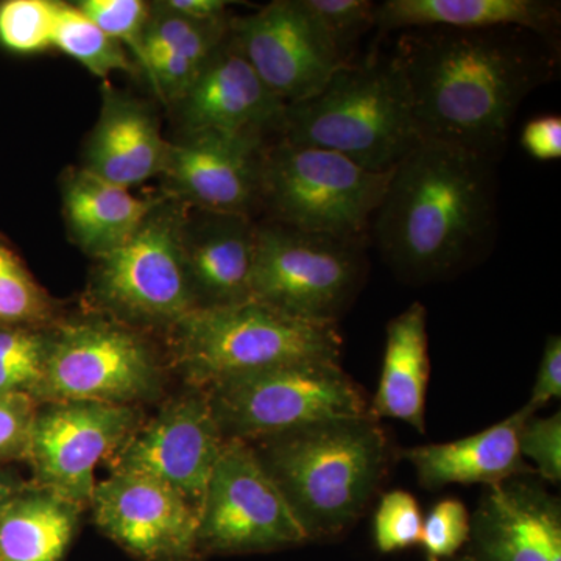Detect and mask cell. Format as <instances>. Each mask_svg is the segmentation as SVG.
I'll return each mask as SVG.
<instances>
[{"instance_id": "obj_20", "label": "cell", "mask_w": 561, "mask_h": 561, "mask_svg": "<svg viewBox=\"0 0 561 561\" xmlns=\"http://www.w3.org/2000/svg\"><path fill=\"white\" fill-rule=\"evenodd\" d=\"M535 415L523 405L507 419L470 437L402 449L420 485L440 490L448 485H496L519 476L535 474L519 451L524 423Z\"/></svg>"}, {"instance_id": "obj_38", "label": "cell", "mask_w": 561, "mask_h": 561, "mask_svg": "<svg viewBox=\"0 0 561 561\" xmlns=\"http://www.w3.org/2000/svg\"><path fill=\"white\" fill-rule=\"evenodd\" d=\"M524 150L538 161L560 160L561 119L560 116L535 117L523 128Z\"/></svg>"}, {"instance_id": "obj_17", "label": "cell", "mask_w": 561, "mask_h": 561, "mask_svg": "<svg viewBox=\"0 0 561 561\" xmlns=\"http://www.w3.org/2000/svg\"><path fill=\"white\" fill-rule=\"evenodd\" d=\"M472 561H561V501L535 474L485 486L471 513Z\"/></svg>"}, {"instance_id": "obj_39", "label": "cell", "mask_w": 561, "mask_h": 561, "mask_svg": "<svg viewBox=\"0 0 561 561\" xmlns=\"http://www.w3.org/2000/svg\"><path fill=\"white\" fill-rule=\"evenodd\" d=\"M165 9L195 21H216L228 18V0H161Z\"/></svg>"}, {"instance_id": "obj_18", "label": "cell", "mask_w": 561, "mask_h": 561, "mask_svg": "<svg viewBox=\"0 0 561 561\" xmlns=\"http://www.w3.org/2000/svg\"><path fill=\"white\" fill-rule=\"evenodd\" d=\"M183 135L249 133L267 138L283 130L287 105L264 83L228 33L201 76L175 103Z\"/></svg>"}, {"instance_id": "obj_25", "label": "cell", "mask_w": 561, "mask_h": 561, "mask_svg": "<svg viewBox=\"0 0 561 561\" xmlns=\"http://www.w3.org/2000/svg\"><path fill=\"white\" fill-rule=\"evenodd\" d=\"M61 197L70 239L94 261L127 241L161 198L136 197L81 168L65 172Z\"/></svg>"}, {"instance_id": "obj_15", "label": "cell", "mask_w": 561, "mask_h": 561, "mask_svg": "<svg viewBox=\"0 0 561 561\" xmlns=\"http://www.w3.org/2000/svg\"><path fill=\"white\" fill-rule=\"evenodd\" d=\"M95 526L140 561H201L198 508L164 483L110 472L90 501Z\"/></svg>"}, {"instance_id": "obj_34", "label": "cell", "mask_w": 561, "mask_h": 561, "mask_svg": "<svg viewBox=\"0 0 561 561\" xmlns=\"http://www.w3.org/2000/svg\"><path fill=\"white\" fill-rule=\"evenodd\" d=\"M471 513L457 497L438 501L421 527L420 546L427 561H443L459 556L468 545Z\"/></svg>"}, {"instance_id": "obj_5", "label": "cell", "mask_w": 561, "mask_h": 561, "mask_svg": "<svg viewBox=\"0 0 561 561\" xmlns=\"http://www.w3.org/2000/svg\"><path fill=\"white\" fill-rule=\"evenodd\" d=\"M168 332L172 367L194 389L280 365L342 360L337 324L294 319L254 300L194 309Z\"/></svg>"}, {"instance_id": "obj_21", "label": "cell", "mask_w": 561, "mask_h": 561, "mask_svg": "<svg viewBox=\"0 0 561 561\" xmlns=\"http://www.w3.org/2000/svg\"><path fill=\"white\" fill-rule=\"evenodd\" d=\"M153 111L127 92L105 87L98 124L84 149V171L127 187L161 175L169 150Z\"/></svg>"}, {"instance_id": "obj_3", "label": "cell", "mask_w": 561, "mask_h": 561, "mask_svg": "<svg viewBox=\"0 0 561 561\" xmlns=\"http://www.w3.org/2000/svg\"><path fill=\"white\" fill-rule=\"evenodd\" d=\"M250 445L309 541L337 537L359 522L393 457L381 421L370 413L320 421Z\"/></svg>"}, {"instance_id": "obj_9", "label": "cell", "mask_w": 561, "mask_h": 561, "mask_svg": "<svg viewBox=\"0 0 561 561\" xmlns=\"http://www.w3.org/2000/svg\"><path fill=\"white\" fill-rule=\"evenodd\" d=\"M227 440L256 442L309 424L368 413L342 362H300L234 376L205 390Z\"/></svg>"}, {"instance_id": "obj_1", "label": "cell", "mask_w": 561, "mask_h": 561, "mask_svg": "<svg viewBox=\"0 0 561 561\" xmlns=\"http://www.w3.org/2000/svg\"><path fill=\"white\" fill-rule=\"evenodd\" d=\"M394 60L421 139L493 160L527 95L556 69V47L523 28H412Z\"/></svg>"}, {"instance_id": "obj_23", "label": "cell", "mask_w": 561, "mask_h": 561, "mask_svg": "<svg viewBox=\"0 0 561 561\" xmlns=\"http://www.w3.org/2000/svg\"><path fill=\"white\" fill-rule=\"evenodd\" d=\"M231 18L195 21L150 3L144 33V76L165 105H175L201 76L206 62L230 33Z\"/></svg>"}, {"instance_id": "obj_24", "label": "cell", "mask_w": 561, "mask_h": 561, "mask_svg": "<svg viewBox=\"0 0 561 561\" xmlns=\"http://www.w3.org/2000/svg\"><path fill=\"white\" fill-rule=\"evenodd\" d=\"M430 378L427 312L415 301L387 324L381 378L368 413L378 421L400 420L426 434Z\"/></svg>"}, {"instance_id": "obj_22", "label": "cell", "mask_w": 561, "mask_h": 561, "mask_svg": "<svg viewBox=\"0 0 561 561\" xmlns=\"http://www.w3.org/2000/svg\"><path fill=\"white\" fill-rule=\"evenodd\" d=\"M560 24V3L546 0H386L375 5L379 32L512 27L556 47Z\"/></svg>"}, {"instance_id": "obj_29", "label": "cell", "mask_w": 561, "mask_h": 561, "mask_svg": "<svg viewBox=\"0 0 561 561\" xmlns=\"http://www.w3.org/2000/svg\"><path fill=\"white\" fill-rule=\"evenodd\" d=\"M51 328L0 327V393L35 401L49 357Z\"/></svg>"}, {"instance_id": "obj_33", "label": "cell", "mask_w": 561, "mask_h": 561, "mask_svg": "<svg viewBox=\"0 0 561 561\" xmlns=\"http://www.w3.org/2000/svg\"><path fill=\"white\" fill-rule=\"evenodd\" d=\"M334 44L343 62L353 60L354 46L375 27V2L368 0H302Z\"/></svg>"}, {"instance_id": "obj_41", "label": "cell", "mask_w": 561, "mask_h": 561, "mask_svg": "<svg viewBox=\"0 0 561 561\" xmlns=\"http://www.w3.org/2000/svg\"><path fill=\"white\" fill-rule=\"evenodd\" d=\"M443 561H472L470 557L465 556V553H461V556L453 557V559L443 560Z\"/></svg>"}, {"instance_id": "obj_13", "label": "cell", "mask_w": 561, "mask_h": 561, "mask_svg": "<svg viewBox=\"0 0 561 561\" xmlns=\"http://www.w3.org/2000/svg\"><path fill=\"white\" fill-rule=\"evenodd\" d=\"M227 438L208 394L194 389L161 405L111 456L110 472H128L164 483L201 508L214 467Z\"/></svg>"}, {"instance_id": "obj_8", "label": "cell", "mask_w": 561, "mask_h": 561, "mask_svg": "<svg viewBox=\"0 0 561 561\" xmlns=\"http://www.w3.org/2000/svg\"><path fill=\"white\" fill-rule=\"evenodd\" d=\"M187 206L161 197L116 250L95 260L88 284L92 312L135 330L169 331L194 311L181 250Z\"/></svg>"}, {"instance_id": "obj_19", "label": "cell", "mask_w": 561, "mask_h": 561, "mask_svg": "<svg viewBox=\"0 0 561 561\" xmlns=\"http://www.w3.org/2000/svg\"><path fill=\"white\" fill-rule=\"evenodd\" d=\"M256 232L251 217L187 208L181 250L195 309L250 300Z\"/></svg>"}, {"instance_id": "obj_26", "label": "cell", "mask_w": 561, "mask_h": 561, "mask_svg": "<svg viewBox=\"0 0 561 561\" xmlns=\"http://www.w3.org/2000/svg\"><path fill=\"white\" fill-rule=\"evenodd\" d=\"M83 507L28 482L0 513V561H62Z\"/></svg>"}, {"instance_id": "obj_32", "label": "cell", "mask_w": 561, "mask_h": 561, "mask_svg": "<svg viewBox=\"0 0 561 561\" xmlns=\"http://www.w3.org/2000/svg\"><path fill=\"white\" fill-rule=\"evenodd\" d=\"M423 513L419 501L404 490L383 494L373 518V540L382 553H393L420 545Z\"/></svg>"}, {"instance_id": "obj_37", "label": "cell", "mask_w": 561, "mask_h": 561, "mask_svg": "<svg viewBox=\"0 0 561 561\" xmlns=\"http://www.w3.org/2000/svg\"><path fill=\"white\" fill-rule=\"evenodd\" d=\"M561 397V337L559 334L549 335L545 343V351L540 365H538L537 378L531 387L527 408L537 413L552 400Z\"/></svg>"}, {"instance_id": "obj_11", "label": "cell", "mask_w": 561, "mask_h": 561, "mask_svg": "<svg viewBox=\"0 0 561 561\" xmlns=\"http://www.w3.org/2000/svg\"><path fill=\"white\" fill-rule=\"evenodd\" d=\"M308 541L253 446L227 440L198 508L202 557L279 551Z\"/></svg>"}, {"instance_id": "obj_16", "label": "cell", "mask_w": 561, "mask_h": 561, "mask_svg": "<svg viewBox=\"0 0 561 561\" xmlns=\"http://www.w3.org/2000/svg\"><path fill=\"white\" fill-rule=\"evenodd\" d=\"M267 140L249 133L198 131L169 144L161 176L173 201L187 208L239 214L261 209Z\"/></svg>"}, {"instance_id": "obj_2", "label": "cell", "mask_w": 561, "mask_h": 561, "mask_svg": "<svg viewBox=\"0 0 561 561\" xmlns=\"http://www.w3.org/2000/svg\"><path fill=\"white\" fill-rule=\"evenodd\" d=\"M373 228L383 261L404 279L468 268L496 234L493 160L421 139L393 169Z\"/></svg>"}, {"instance_id": "obj_6", "label": "cell", "mask_w": 561, "mask_h": 561, "mask_svg": "<svg viewBox=\"0 0 561 561\" xmlns=\"http://www.w3.org/2000/svg\"><path fill=\"white\" fill-rule=\"evenodd\" d=\"M335 151L280 139L265 150L261 208L273 224L364 241L391 179Z\"/></svg>"}, {"instance_id": "obj_7", "label": "cell", "mask_w": 561, "mask_h": 561, "mask_svg": "<svg viewBox=\"0 0 561 561\" xmlns=\"http://www.w3.org/2000/svg\"><path fill=\"white\" fill-rule=\"evenodd\" d=\"M165 371L144 331L99 312L51 328L49 357L36 404L102 402L130 405L160 400Z\"/></svg>"}, {"instance_id": "obj_28", "label": "cell", "mask_w": 561, "mask_h": 561, "mask_svg": "<svg viewBox=\"0 0 561 561\" xmlns=\"http://www.w3.org/2000/svg\"><path fill=\"white\" fill-rule=\"evenodd\" d=\"M54 47L101 79H108L114 72L135 73L138 70L122 44L110 38L70 3L60 2Z\"/></svg>"}, {"instance_id": "obj_36", "label": "cell", "mask_w": 561, "mask_h": 561, "mask_svg": "<svg viewBox=\"0 0 561 561\" xmlns=\"http://www.w3.org/2000/svg\"><path fill=\"white\" fill-rule=\"evenodd\" d=\"M36 409L32 398L0 393V467L25 460Z\"/></svg>"}, {"instance_id": "obj_4", "label": "cell", "mask_w": 561, "mask_h": 561, "mask_svg": "<svg viewBox=\"0 0 561 561\" xmlns=\"http://www.w3.org/2000/svg\"><path fill=\"white\" fill-rule=\"evenodd\" d=\"M279 138L371 172L397 168L421 140L404 73L383 54L346 61L316 98L287 105Z\"/></svg>"}, {"instance_id": "obj_31", "label": "cell", "mask_w": 561, "mask_h": 561, "mask_svg": "<svg viewBox=\"0 0 561 561\" xmlns=\"http://www.w3.org/2000/svg\"><path fill=\"white\" fill-rule=\"evenodd\" d=\"M77 9L90 18L110 38L117 41L135 58L142 70L144 33L149 20L150 3L142 0H81Z\"/></svg>"}, {"instance_id": "obj_27", "label": "cell", "mask_w": 561, "mask_h": 561, "mask_svg": "<svg viewBox=\"0 0 561 561\" xmlns=\"http://www.w3.org/2000/svg\"><path fill=\"white\" fill-rule=\"evenodd\" d=\"M62 319L60 302L41 286L0 232V327L51 328Z\"/></svg>"}, {"instance_id": "obj_30", "label": "cell", "mask_w": 561, "mask_h": 561, "mask_svg": "<svg viewBox=\"0 0 561 561\" xmlns=\"http://www.w3.org/2000/svg\"><path fill=\"white\" fill-rule=\"evenodd\" d=\"M60 2L2 0L0 47L14 55H35L54 47Z\"/></svg>"}, {"instance_id": "obj_14", "label": "cell", "mask_w": 561, "mask_h": 561, "mask_svg": "<svg viewBox=\"0 0 561 561\" xmlns=\"http://www.w3.org/2000/svg\"><path fill=\"white\" fill-rule=\"evenodd\" d=\"M230 33L262 83L286 105L316 98L345 65L302 0H275L231 18Z\"/></svg>"}, {"instance_id": "obj_10", "label": "cell", "mask_w": 561, "mask_h": 561, "mask_svg": "<svg viewBox=\"0 0 561 561\" xmlns=\"http://www.w3.org/2000/svg\"><path fill=\"white\" fill-rule=\"evenodd\" d=\"M360 243L273 221L257 225L250 300L294 319L337 324L367 275Z\"/></svg>"}, {"instance_id": "obj_12", "label": "cell", "mask_w": 561, "mask_h": 561, "mask_svg": "<svg viewBox=\"0 0 561 561\" xmlns=\"http://www.w3.org/2000/svg\"><path fill=\"white\" fill-rule=\"evenodd\" d=\"M142 423L138 408L102 402H47L36 409L25 461L32 483L87 508L95 470Z\"/></svg>"}, {"instance_id": "obj_35", "label": "cell", "mask_w": 561, "mask_h": 561, "mask_svg": "<svg viewBox=\"0 0 561 561\" xmlns=\"http://www.w3.org/2000/svg\"><path fill=\"white\" fill-rule=\"evenodd\" d=\"M519 451L530 460L535 476L542 482L559 485L561 482V412L549 416L531 415L519 434ZM529 463V461H527Z\"/></svg>"}, {"instance_id": "obj_40", "label": "cell", "mask_w": 561, "mask_h": 561, "mask_svg": "<svg viewBox=\"0 0 561 561\" xmlns=\"http://www.w3.org/2000/svg\"><path fill=\"white\" fill-rule=\"evenodd\" d=\"M27 483L20 472L11 470L7 465L0 467V513Z\"/></svg>"}]
</instances>
